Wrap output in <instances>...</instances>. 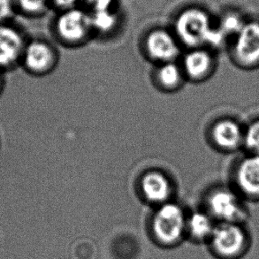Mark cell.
Wrapping results in <instances>:
<instances>
[{"label":"cell","instance_id":"5bb4252c","mask_svg":"<svg viewBox=\"0 0 259 259\" xmlns=\"http://www.w3.org/2000/svg\"><path fill=\"white\" fill-rule=\"evenodd\" d=\"M154 80L158 88L166 92L178 91L187 81L181 64L176 61L158 65Z\"/></svg>","mask_w":259,"mask_h":259},{"label":"cell","instance_id":"52a82bcc","mask_svg":"<svg viewBox=\"0 0 259 259\" xmlns=\"http://www.w3.org/2000/svg\"><path fill=\"white\" fill-rule=\"evenodd\" d=\"M144 52L150 60L158 65L176 61L181 54L182 45L174 32L155 28L144 39Z\"/></svg>","mask_w":259,"mask_h":259},{"label":"cell","instance_id":"2e32d148","mask_svg":"<svg viewBox=\"0 0 259 259\" xmlns=\"http://www.w3.org/2000/svg\"><path fill=\"white\" fill-rule=\"evenodd\" d=\"M90 14L93 32L100 35H108L119 24V15L114 9L91 13L90 12Z\"/></svg>","mask_w":259,"mask_h":259},{"label":"cell","instance_id":"277c9868","mask_svg":"<svg viewBox=\"0 0 259 259\" xmlns=\"http://www.w3.org/2000/svg\"><path fill=\"white\" fill-rule=\"evenodd\" d=\"M246 200L234 188L218 187L206 197L207 213L216 223H242L248 218Z\"/></svg>","mask_w":259,"mask_h":259},{"label":"cell","instance_id":"4fadbf2b","mask_svg":"<svg viewBox=\"0 0 259 259\" xmlns=\"http://www.w3.org/2000/svg\"><path fill=\"white\" fill-rule=\"evenodd\" d=\"M26 45L23 36L16 28L0 24V67H13L21 61Z\"/></svg>","mask_w":259,"mask_h":259},{"label":"cell","instance_id":"e0dca14e","mask_svg":"<svg viewBox=\"0 0 259 259\" xmlns=\"http://www.w3.org/2000/svg\"><path fill=\"white\" fill-rule=\"evenodd\" d=\"M243 149L248 154L259 156V119L253 120L246 126Z\"/></svg>","mask_w":259,"mask_h":259},{"label":"cell","instance_id":"7c38bea8","mask_svg":"<svg viewBox=\"0 0 259 259\" xmlns=\"http://www.w3.org/2000/svg\"><path fill=\"white\" fill-rule=\"evenodd\" d=\"M139 187L144 200L158 205L168 203L174 192L171 180L159 170L144 172L141 177Z\"/></svg>","mask_w":259,"mask_h":259},{"label":"cell","instance_id":"d6986e66","mask_svg":"<svg viewBox=\"0 0 259 259\" xmlns=\"http://www.w3.org/2000/svg\"><path fill=\"white\" fill-rule=\"evenodd\" d=\"M90 12L112 10L114 7L115 0H83Z\"/></svg>","mask_w":259,"mask_h":259},{"label":"cell","instance_id":"9c48e42d","mask_svg":"<svg viewBox=\"0 0 259 259\" xmlns=\"http://www.w3.org/2000/svg\"><path fill=\"white\" fill-rule=\"evenodd\" d=\"M234 189L245 200L259 201V156L248 154L233 172Z\"/></svg>","mask_w":259,"mask_h":259},{"label":"cell","instance_id":"ffe728a7","mask_svg":"<svg viewBox=\"0 0 259 259\" xmlns=\"http://www.w3.org/2000/svg\"><path fill=\"white\" fill-rule=\"evenodd\" d=\"M15 7L14 0H0V24L12 17Z\"/></svg>","mask_w":259,"mask_h":259},{"label":"cell","instance_id":"6da1fadb","mask_svg":"<svg viewBox=\"0 0 259 259\" xmlns=\"http://www.w3.org/2000/svg\"><path fill=\"white\" fill-rule=\"evenodd\" d=\"M174 33L180 44L189 48L213 49L224 44L217 21L203 7H187L179 13L174 23Z\"/></svg>","mask_w":259,"mask_h":259},{"label":"cell","instance_id":"ba28073f","mask_svg":"<svg viewBox=\"0 0 259 259\" xmlns=\"http://www.w3.org/2000/svg\"><path fill=\"white\" fill-rule=\"evenodd\" d=\"M181 66L187 81L203 82L213 75L217 61L212 50L208 47L189 49L182 58Z\"/></svg>","mask_w":259,"mask_h":259},{"label":"cell","instance_id":"7a4b0ae2","mask_svg":"<svg viewBox=\"0 0 259 259\" xmlns=\"http://www.w3.org/2000/svg\"><path fill=\"white\" fill-rule=\"evenodd\" d=\"M230 56L245 70L259 68V16L247 15L238 31L229 41Z\"/></svg>","mask_w":259,"mask_h":259},{"label":"cell","instance_id":"ac0fdd59","mask_svg":"<svg viewBox=\"0 0 259 259\" xmlns=\"http://www.w3.org/2000/svg\"><path fill=\"white\" fill-rule=\"evenodd\" d=\"M15 6L28 15L44 14L50 3V0H14Z\"/></svg>","mask_w":259,"mask_h":259},{"label":"cell","instance_id":"3957f363","mask_svg":"<svg viewBox=\"0 0 259 259\" xmlns=\"http://www.w3.org/2000/svg\"><path fill=\"white\" fill-rule=\"evenodd\" d=\"M209 242L211 251L220 259L242 258L251 243L242 223H217Z\"/></svg>","mask_w":259,"mask_h":259},{"label":"cell","instance_id":"5b68a950","mask_svg":"<svg viewBox=\"0 0 259 259\" xmlns=\"http://www.w3.org/2000/svg\"><path fill=\"white\" fill-rule=\"evenodd\" d=\"M55 32L66 46L83 45L93 33L90 12L77 7L61 11L55 21Z\"/></svg>","mask_w":259,"mask_h":259},{"label":"cell","instance_id":"9a60e30c","mask_svg":"<svg viewBox=\"0 0 259 259\" xmlns=\"http://www.w3.org/2000/svg\"><path fill=\"white\" fill-rule=\"evenodd\" d=\"M217 223L207 212H195L187 222L190 235L198 241L209 240Z\"/></svg>","mask_w":259,"mask_h":259},{"label":"cell","instance_id":"44dd1931","mask_svg":"<svg viewBox=\"0 0 259 259\" xmlns=\"http://www.w3.org/2000/svg\"><path fill=\"white\" fill-rule=\"evenodd\" d=\"M79 0H50V3L59 8L60 11L67 10L76 7Z\"/></svg>","mask_w":259,"mask_h":259},{"label":"cell","instance_id":"8992f818","mask_svg":"<svg viewBox=\"0 0 259 259\" xmlns=\"http://www.w3.org/2000/svg\"><path fill=\"white\" fill-rule=\"evenodd\" d=\"M187 227L185 215L176 203L159 205L151 221V230L158 242L172 245L180 241Z\"/></svg>","mask_w":259,"mask_h":259},{"label":"cell","instance_id":"8fae6325","mask_svg":"<svg viewBox=\"0 0 259 259\" xmlns=\"http://www.w3.org/2000/svg\"><path fill=\"white\" fill-rule=\"evenodd\" d=\"M244 130L245 127L235 119H219L210 127V141L222 152H235L243 148Z\"/></svg>","mask_w":259,"mask_h":259},{"label":"cell","instance_id":"30bf717a","mask_svg":"<svg viewBox=\"0 0 259 259\" xmlns=\"http://www.w3.org/2000/svg\"><path fill=\"white\" fill-rule=\"evenodd\" d=\"M58 60L56 50L49 42L34 40L25 46L21 62L29 73L35 75H46L54 70Z\"/></svg>","mask_w":259,"mask_h":259}]
</instances>
